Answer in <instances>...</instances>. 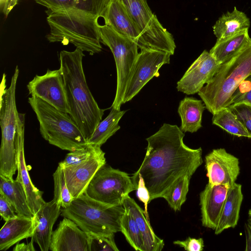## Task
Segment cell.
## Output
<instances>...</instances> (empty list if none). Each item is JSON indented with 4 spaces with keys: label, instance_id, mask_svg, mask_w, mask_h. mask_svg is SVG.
<instances>
[{
    "label": "cell",
    "instance_id": "obj_1",
    "mask_svg": "<svg viewBox=\"0 0 251 251\" xmlns=\"http://www.w3.org/2000/svg\"><path fill=\"white\" fill-rule=\"evenodd\" d=\"M184 134L176 125L164 123L148 142L145 158L133 176L140 174L150 199L162 198L180 177H192L202 163L201 148L193 149L183 142Z\"/></svg>",
    "mask_w": 251,
    "mask_h": 251
},
{
    "label": "cell",
    "instance_id": "obj_2",
    "mask_svg": "<svg viewBox=\"0 0 251 251\" xmlns=\"http://www.w3.org/2000/svg\"><path fill=\"white\" fill-rule=\"evenodd\" d=\"M83 50H62L59 54L69 114L88 141L102 119L100 108L87 85L82 65Z\"/></svg>",
    "mask_w": 251,
    "mask_h": 251
},
{
    "label": "cell",
    "instance_id": "obj_3",
    "mask_svg": "<svg viewBox=\"0 0 251 251\" xmlns=\"http://www.w3.org/2000/svg\"><path fill=\"white\" fill-rule=\"evenodd\" d=\"M47 13L50 30L46 37L50 42L71 43L90 55L101 51L98 18L73 8Z\"/></svg>",
    "mask_w": 251,
    "mask_h": 251
},
{
    "label": "cell",
    "instance_id": "obj_4",
    "mask_svg": "<svg viewBox=\"0 0 251 251\" xmlns=\"http://www.w3.org/2000/svg\"><path fill=\"white\" fill-rule=\"evenodd\" d=\"M251 74V38L235 55L221 64L211 80L198 93L212 115L230 104L240 82Z\"/></svg>",
    "mask_w": 251,
    "mask_h": 251
},
{
    "label": "cell",
    "instance_id": "obj_5",
    "mask_svg": "<svg viewBox=\"0 0 251 251\" xmlns=\"http://www.w3.org/2000/svg\"><path fill=\"white\" fill-rule=\"evenodd\" d=\"M28 102L35 112L42 137L61 150L74 151L88 144L78 126L68 113L43 100L29 97Z\"/></svg>",
    "mask_w": 251,
    "mask_h": 251
},
{
    "label": "cell",
    "instance_id": "obj_6",
    "mask_svg": "<svg viewBox=\"0 0 251 251\" xmlns=\"http://www.w3.org/2000/svg\"><path fill=\"white\" fill-rule=\"evenodd\" d=\"M125 212L123 205H111L97 201L85 194L75 198L71 204L61 210L84 232L111 235L121 231V221Z\"/></svg>",
    "mask_w": 251,
    "mask_h": 251
},
{
    "label": "cell",
    "instance_id": "obj_7",
    "mask_svg": "<svg viewBox=\"0 0 251 251\" xmlns=\"http://www.w3.org/2000/svg\"><path fill=\"white\" fill-rule=\"evenodd\" d=\"M19 70L16 66L9 87L6 88L3 74L0 91V125L1 142L0 149V175L13 179L17 167L15 136L19 113L16 103V88Z\"/></svg>",
    "mask_w": 251,
    "mask_h": 251
},
{
    "label": "cell",
    "instance_id": "obj_8",
    "mask_svg": "<svg viewBox=\"0 0 251 251\" xmlns=\"http://www.w3.org/2000/svg\"><path fill=\"white\" fill-rule=\"evenodd\" d=\"M100 41L110 49L116 66L117 88L111 107L120 110L139 53L138 47L135 42L106 25H100Z\"/></svg>",
    "mask_w": 251,
    "mask_h": 251
},
{
    "label": "cell",
    "instance_id": "obj_9",
    "mask_svg": "<svg viewBox=\"0 0 251 251\" xmlns=\"http://www.w3.org/2000/svg\"><path fill=\"white\" fill-rule=\"evenodd\" d=\"M139 30L146 50H157L173 55L176 46L173 35L160 23L147 0H120Z\"/></svg>",
    "mask_w": 251,
    "mask_h": 251
},
{
    "label": "cell",
    "instance_id": "obj_10",
    "mask_svg": "<svg viewBox=\"0 0 251 251\" xmlns=\"http://www.w3.org/2000/svg\"><path fill=\"white\" fill-rule=\"evenodd\" d=\"M129 175L106 164L96 172L84 194L101 202L122 205L130 192L137 190Z\"/></svg>",
    "mask_w": 251,
    "mask_h": 251
},
{
    "label": "cell",
    "instance_id": "obj_11",
    "mask_svg": "<svg viewBox=\"0 0 251 251\" xmlns=\"http://www.w3.org/2000/svg\"><path fill=\"white\" fill-rule=\"evenodd\" d=\"M171 55L160 50H141L126 87L123 103L130 100L153 77H158L161 67L170 63Z\"/></svg>",
    "mask_w": 251,
    "mask_h": 251
},
{
    "label": "cell",
    "instance_id": "obj_12",
    "mask_svg": "<svg viewBox=\"0 0 251 251\" xmlns=\"http://www.w3.org/2000/svg\"><path fill=\"white\" fill-rule=\"evenodd\" d=\"M27 88L32 97L39 98L61 112L68 113L64 83L60 68L48 69L45 74L36 75L28 82Z\"/></svg>",
    "mask_w": 251,
    "mask_h": 251
},
{
    "label": "cell",
    "instance_id": "obj_13",
    "mask_svg": "<svg viewBox=\"0 0 251 251\" xmlns=\"http://www.w3.org/2000/svg\"><path fill=\"white\" fill-rule=\"evenodd\" d=\"M205 167L208 183L231 187L240 174L238 158L224 148L213 150L205 157Z\"/></svg>",
    "mask_w": 251,
    "mask_h": 251
},
{
    "label": "cell",
    "instance_id": "obj_14",
    "mask_svg": "<svg viewBox=\"0 0 251 251\" xmlns=\"http://www.w3.org/2000/svg\"><path fill=\"white\" fill-rule=\"evenodd\" d=\"M220 65L209 52L203 50L177 82V90L186 95L198 93L211 80Z\"/></svg>",
    "mask_w": 251,
    "mask_h": 251
},
{
    "label": "cell",
    "instance_id": "obj_15",
    "mask_svg": "<svg viewBox=\"0 0 251 251\" xmlns=\"http://www.w3.org/2000/svg\"><path fill=\"white\" fill-rule=\"evenodd\" d=\"M25 114L19 113L15 136V147L18 174L16 179L23 185L29 207L34 215L46 202L42 198L43 192L32 183L25 164L24 152Z\"/></svg>",
    "mask_w": 251,
    "mask_h": 251
},
{
    "label": "cell",
    "instance_id": "obj_16",
    "mask_svg": "<svg viewBox=\"0 0 251 251\" xmlns=\"http://www.w3.org/2000/svg\"><path fill=\"white\" fill-rule=\"evenodd\" d=\"M105 164V153L101 149L87 160L63 168L67 187L75 199L84 193L96 172Z\"/></svg>",
    "mask_w": 251,
    "mask_h": 251
},
{
    "label": "cell",
    "instance_id": "obj_17",
    "mask_svg": "<svg viewBox=\"0 0 251 251\" xmlns=\"http://www.w3.org/2000/svg\"><path fill=\"white\" fill-rule=\"evenodd\" d=\"M50 250L88 251L87 234L73 221L64 217L52 232Z\"/></svg>",
    "mask_w": 251,
    "mask_h": 251
},
{
    "label": "cell",
    "instance_id": "obj_18",
    "mask_svg": "<svg viewBox=\"0 0 251 251\" xmlns=\"http://www.w3.org/2000/svg\"><path fill=\"white\" fill-rule=\"evenodd\" d=\"M230 187L207 183L200 194L202 225L215 230Z\"/></svg>",
    "mask_w": 251,
    "mask_h": 251
},
{
    "label": "cell",
    "instance_id": "obj_19",
    "mask_svg": "<svg viewBox=\"0 0 251 251\" xmlns=\"http://www.w3.org/2000/svg\"><path fill=\"white\" fill-rule=\"evenodd\" d=\"M105 25L146 50L142 35L120 0H110L102 17Z\"/></svg>",
    "mask_w": 251,
    "mask_h": 251
},
{
    "label": "cell",
    "instance_id": "obj_20",
    "mask_svg": "<svg viewBox=\"0 0 251 251\" xmlns=\"http://www.w3.org/2000/svg\"><path fill=\"white\" fill-rule=\"evenodd\" d=\"M61 206L53 200L45 202L34 215L36 227L31 237L41 251H48L53 226L61 214Z\"/></svg>",
    "mask_w": 251,
    "mask_h": 251
},
{
    "label": "cell",
    "instance_id": "obj_21",
    "mask_svg": "<svg viewBox=\"0 0 251 251\" xmlns=\"http://www.w3.org/2000/svg\"><path fill=\"white\" fill-rule=\"evenodd\" d=\"M36 227L33 217L17 215L6 221L0 230V250L6 251L24 239L31 237Z\"/></svg>",
    "mask_w": 251,
    "mask_h": 251
},
{
    "label": "cell",
    "instance_id": "obj_22",
    "mask_svg": "<svg viewBox=\"0 0 251 251\" xmlns=\"http://www.w3.org/2000/svg\"><path fill=\"white\" fill-rule=\"evenodd\" d=\"M122 205L129 210L139 226L143 241L144 251H162L164 246V241L154 232L146 217L145 211L129 195L124 199Z\"/></svg>",
    "mask_w": 251,
    "mask_h": 251
},
{
    "label": "cell",
    "instance_id": "obj_23",
    "mask_svg": "<svg viewBox=\"0 0 251 251\" xmlns=\"http://www.w3.org/2000/svg\"><path fill=\"white\" fill-rule=\"evenodd\" d=\"M243 200L242 185L235 183L228 191L220 216L215 229L216 235L225 229L234 228L237 225Z\"/></svg>",
    "mask_w": 251,
    "mask_h": 251
},
{
    "label": "cell",
    "instance_id": "obj_24",
    "mask_svg": "<svg viewBox=\"0 0 251 251\" xmlns=\"http://www.w3.org/2000/svg\"><path fill=\"white\" fill-rule=\"evenodd\" d=\"M251 22L246 14L235 6L232 12L223 14L213 26L217 40L233 35L244 29H249Z\"/></svg>",
    "mask_w": 251,
    "mask_h": 251
},
{
    "label": "cell",
    "instance_id": "obj_25",
    "mask_svg": "<svg viewBox=\"0 0 251 251\" xmlns=\"http://www.w3.org/2000/svg\"><path fill=\"white\" fill-rule=\"evenodd\" d=\"M206 108L202 100L185 97L180 102L178 113L181 120L180 129L184 132H197L202 127V115Z\"/></svg>",
    "mask_w": 251,
    "mask_h": 251
},
{
    "label": "cell",
    "instance_id": "obj_26",
    "mask_svg": "<svg viewBox=\"0 0 251 251\" xmlns=\"http://www.w3.org/2000/svg\"><path fill=\"white\" fill-rule=\"evenodd\" d=\"M250 38L249 29H246L233 35L217 40L209 52L218 63L222 64L238 53Z\"/></svg>",
    "mask_w": 251,
    "mask_h": 251
},
{
    "label": "cell",
    "instance_id": "obj_27",
    "mask_svg": "<svg viewBox=\"0 0 251 251\" xmlns=\"http://www.w3.org/2000/svg\"><path fill=\"white\" fill-rule=\"evenodd\" d=\"M0 191L12 204L17 215L34 217L29 207L24 188L20 181L0 175Z\"/></svg>",
    "mask_w": 251,
    "mask_h": 251
},
{
    "label": "cell",
    "instance_id": "obj_28",
    "mask_svg": "<svg viewBox=\"0 0 251 251\" xmlns=\"http://www.w3.org/2000/svg\"><path fill=\"white\" fill-rule=\"evenodd\" d=\"M126 111L112 108L108 116L97 125L88 140V144L101 147L120 128L119 122Z\"/></svg>",
    "mask_w": 251,
    "mask_h": 251
},
{
    "label": "cell",
    "instance_id": "obj_29",
    "mask_svg": "<svg viewBox=\"0 0 251 251\" xmlns=\"http://www.w3.org/2000/svg\"><path fill=\"white\" fill-rule=\"evenodd\" d=\"M212 122L213 125L219 126L230 134L250 138L244 126L228 107L213 114Z\"/></svg>",
    "mask_w": 251,
    "mask_h": 251
},
{
    "label": "cell",
    "instance_id": "obj_30",
    "mask_svg": "<svg viewBox=\"0 0 251 251\" xmlns=\"http://www.w3.org/2000/svg\"><path fill=\"white\" fill-rule=\"evenodd\" d=\"M191 178L187 175L180 177L162 197L175 211L180 210L182 205L186 200Z\"/></svg>",
    "mask_w": 251,
    "mask_h": 251
},
{
    "label": "cell",
    "instance_id": "obj_31",
    "mask_svg": "<svg viewBox=\"0 0 251 251\" xmlns=\"http://www.w3.org/2000/svg\"><path fill=\"white\" fill-rule=\"evenodd\" d=\"M121 232L130 245L135 251H144L143 241L139 226L126 208L121 219Z\"/></svg>",
    "mask_w": 251,
    "mask_h": 251
},
{
    "label": "cell",
    "instance_id": "obj_32",
    "mask_svg": "<svg viewBox=\"0 0 251 251\" xmlns=\"http://www.w3.org/2000/svg\"><path fill=\"white\" fill-rule=\"evenodd\" d=\"M54 181V197L53 200L62 208L68 207L75 198L67 187L64 171L58 166L53 174Z\"/></svg>",
    "mask_w": 251,
    "mask_h": 251
},
{
    "label": "cell",
    "instance_id": "obj_33",
    "mask_svg": "<svg viewBox=\"0 0 251 251\" xmlns=\"http://www.w3.org/2000/svg\"><path fill=\"white\" fill-rule=\"evenodd\" d=\"M100 150L99 146L88 144L82 148L70 151L64 159L59 163L58 166L63 169L81 163L90 158Z\"/></svg>",
    "mask_w": 251,
    "mask_h": 251
},
{
    "label": "cell",
    "instance_id": "obj_34",
    "mask_svg": "<svg viewBox=\"0 0 251 251\" xmlns=\"http://www.w3.org/2000/svg\"><path fill=\"white\" fill-rule=\"evenodd\" d=\"M110 0H74L73 9L93 17H103Z\"/></svg>",
    "mask_w": 251,
    "mask_h": 251
},
{
    "label": "cell",
    "instance_id": "obj_35",
    "mask_svg": "<svg viewBox=\"0 0 251 251\" xmlns=\"http://www.w3.org/2000/svg\"><path fill=\"white\" fill-rule=\"evenodd\" d=\"M88 251H119L114 241V234L87 233Z\"/></svg>",
    "mask_w": 251,
    "mask_h": 251
},
{
    "label": "cell",
    "instance_id": "obj_36",
    "mask_svg": "<svg viewBox=\"0 0 251 251\" xmlns=\"http://www.w3.org/2000/svg\"><path fill=\"white\" fill-rule=\"evenodd\" d=\"M242 123L251 138V105L244 103H233L227 106Z\"/></svg>",
    "mask_w": 251,
    "mask_h": 251
},
{
    "label": "cell",
    "instance_id": "obj_37",
    "mask_svg": "<svg viewBox=\"0 0 251 251\" xmlns=\"http://www.w3.org/2000/svg\"><path fill=\"white\" fill-rule=\"evenodd\" d=\"M132 182L137 187V197L139 200L144 204L145 214L146 218L149 221L148 212V205L150 201V195L149 191L147 188L144 179L140 174L135 176H133L131 177Z\"/></svg>",
    "mask_w": 251,
    "mask_h": 251
},
{
    "label": "cell",
    "instance_id": "obj_38",
    "mask_svg": "<svg viewBox=\"0 0 251 251\" xmlns=\"http://www.w3.org/2000/svg\"><path fill=\"white\" fill-rule=\"evenodd\" d=\"M48 9V11L67 10L73 8L74 0H34Z\"/></svg>",
    "mask_w": 251,
    "mask_h": 251
},
{
    "label": "cell",
    "instance_id": "obj_39",
    "mask_svg": "<svg viewBox=\"0 0 251 251\" xmlns=\"http://www.w3.org/2000/svg\"><path fill=\"white\" fill-rule=\"evenodd\" d=\"M0 214L1 218L6 221L15 218L17 215L16 210L6 196L0 191Z\"/></svg>",
    "mask_w": 251,
    "mask_h": 251
},
{
    "label": "cell",
    "instance_id": "obj_40",
    "mask_svg": "<svg viewBox=\"0 0 251 251\" xmlns=\"http://www.w3.org/2000/svg\"><path fill=\"white\" fill-rule=\"evenodd\" d=\"M174 244L187 251H201L204 248V242L201 238L196 239L189 237L184 241H174Z\"/></svg>",
    "mask_w": 251,
    "mask_h": 251
},
{
    "label": "cell",
    "instance_id": "obj_41",
    "mask_svg": "<svg viewBox=\"0 0 251 251\" xmlns=\"http://www.w3.org/2000/svg\"><path fill=\"white\" fill-rule=\"evenodd\" d=\"M251 90V74L245 78L237 86L231 97L230 104L234 103L237 100L249 92Z\"/></svg>",
    "mask_w": 251,
    "mask_h": 251
},
{
    "label": "cell",
    "instance_id": "obj_42",
    "mask_svg": "<svg viewBox=\"0 0 251 251\" xmlns=\"http://www.w3.org/2000/svg\"><path fill=\"white\" fill-rule=\"evenodd\" d=\"M34 241L31 239L29 243H28L27 244H25L24 243H17L16 244L15 247L13 248V251H34L35 249H34L33 245Z\"/></svg>",
    "mask_w": 251,
    "mask_h": 251
},
{
    "label": "cell",
    "instance_id": "obj_43",
    "mask_svg": "<svg viewBox=\"0 0 251 251\" xmlns=\"http://www.w3.org/2000/svg\"><path fill=\"white\" fill-rule=\"evenodd\" d=\"M246 249V251H251V229L247 224H245Z\"/></svg>",
    "mask_w": 251,
    "mask_h": 251
},
{
    "label": "cell",
    "instance_id": "obj_44",
    "mask_svg": "<svg viewBox=\"0 0 251 251\" xmlns=\"http://www.w3.org/2000/svg\"><path fill=\"white\" fill-rule=\"evenodd\" d=\"M18 0H8L5 5L1 10L3 13L7 16L15 6L17 4Z\"/></svg>",
    "mask_w": 251,
    "mask_h": 251
},
{
    "label": "cell",
    "instance_id": "obj_45",
    "mask_svg": "<svg viewBox=\"0 0 251 251\" xmlns=\"http://www.w3.org/2000/svg\"><path fill=\"white\" fill-rule=\"evenodd\" d=\"M244 103L251 105V90L243 95L234 103Z\"/></svg>",
    "mask_w": 251,
    "mask_h": 251
},
{
    "label": "cell",
    "instance_id": "obj_46",
    "mask_svg": "<svg viewBox=\"0 0 251 251\" xmlns=\"http://www.w3.org/2000/svg\"><path fill=\"white\" fill-rule=\"evenodd\" d=\"M249 215V219L248 220L247 224L250 227V228L251 229V209H250L248 212Z\"/></svg>",
    "mask_w": 251,
    "mask_h": 251
},
{
    "label": "cell",
    "instance_id": "obj_47",
    "mask_svg": "<svg viewBox=\"0 0 251 251\" xmlns=\"http://www.w3.org/2000/svg\"><path fill=\"white\" fill-rule=\"evenodd\" d=\"M8 0H0V7L1 10L5 5Z\"/></svg>",
    "mask_w": 251,
    "mask_h": 251
}]
</instances>
